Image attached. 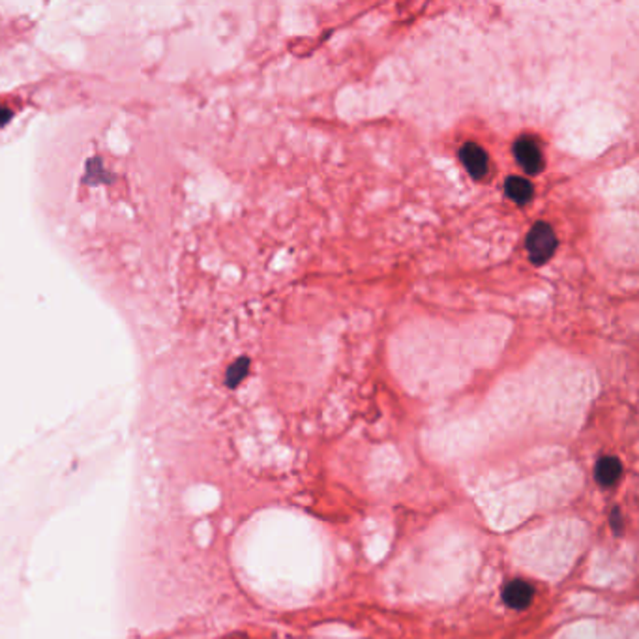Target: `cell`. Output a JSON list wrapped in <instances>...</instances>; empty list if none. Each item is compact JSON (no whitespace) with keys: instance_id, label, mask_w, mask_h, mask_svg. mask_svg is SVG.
<instances>
[{"instance_id":"1","label":"cell","mask_w":639,"mask_h":639,"mask_svg":"<svg viewBox=\"0 0 639 639\" xmlns=\"http://www.w3.org/2000/svg\"><path fill=\"white\" fill-rule=\"evenodd\" d=\"M557 250V237L549 223H537L527 235V251L535 265H544Z\"/></svg>"},{"instance_id":"2","label":"cell","mask_w":639,"mask_h":639,"mask_svg":"<svg viewBox=\"0 0 639 639\" xmlns=\"http://www.w3.org/2000/svg\"><path fill=\"white\" fill-rule=\"evenodd\" d=\"M514 158L525 173L538 175L544 167V158L538 144L531 137H521L514 143Z\"/></svg>"},{"instance_id":"3","label":"cell","mask_w":639,"mask_h":639,"mask_svg":"<svg viewBox=\"0 0 639 639\" xmlns=\"http://www.w3.org/2000/svg\"><path fill=\"white\" fill-rule=\"evenodd\" d=\"M533 596H535V589L523 580H514L506 583V587L503 589L505 604L512 610H525L533 602Z\"/></svg>"},{"instance_id":"4","label":"cell","mask_w":639,"mask_h":639,"mask_svg":"<svg viewBox=\"0 0 639 639\" xmlns=\"http://www.w3.org/2000/svg\"><path fill=\"white\" fill-rule=\"evenodd\" d=\"M460 158L473 178H482L487 173V154L476 143H465L460 150Z\"/></svg>"},{"instance_id":"5","label":"cell","mask_w":639,"mask_h":639,"mask_svg":"<svg viewBox=\"0 0 639 639\" xmlns=\"http://www.w3.org/2000/svg\"><path fill=\"white\" fill-rule=\"evenodd\" d=\"M505 192L517 205H527L533 199V194H535L533 184L529 180L521 178V176H510L506 180Z\"/></svg>"},{"instance_id":"6","label":"cell","mask_w":639,"mask_h":639,"mask_svg":"<svg viewBox=\"0 0 639 639\" xmlns=\"http://www.w3.org/2000/svg\"><path fill=\"white\" fill-rule=\"evenodd\" d=\"M621 473H623V465L613 456L602 458L596 465V480L602 485H606V487L613 485L621 478Z\"/></svg>"}]
</instances>
